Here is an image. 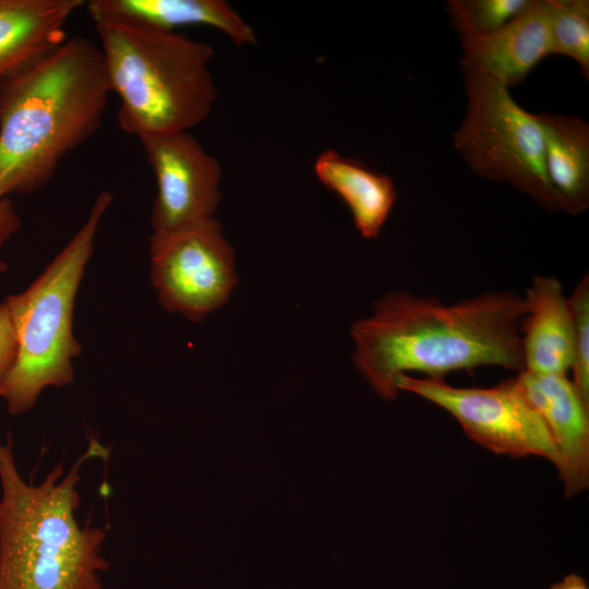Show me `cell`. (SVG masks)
<instances>
[{
	"label": "cell",
	"instance_id": "1",
	"mask_svg": "<svg viewBox=\"0 0 589 589\" xmlns=\"http://www.w3.org/2000/svg\"><path fill=\"white\" fill-rule=\"evenodd\" d=\"M524 296L486 291L454 303L406 291L385 293L350 328L352 362L382 398L393 400L400 374L442 380L454 371L495 365L524 369Z\"/></svg>",
	"mask_w": 589,
	"mask_h": 589
},
{
	"label": "cell",
	"instance_id": "2",
	"mask_svg": "<svg viewBox=\"0 0 589 589\" xmlns=\"http://www.w3.org/2000/svg\"><path fill=\"white\" fill-rule=\"evenodd\" d=\"M110 93L101 49L84 36L0 83V200L46 185L100 128Z\"/></svg>",
	"mask_w": 589,
	"mask_h": 589
},
{
	"label": "cell",
	"instance_id": "3",
	"mask_svg": "<svg viewBox=\"0 0 589 589\" xmlns=\"http://www.w3.org/2000/svg\"><path fill=\"white\" fill-rule=\"evenodd\" d=\"M104 449L91 440L67 474L60 462L35 485L17 470L11 435L0 441V589H103L106 531L81 527L75 510L80 468Z\"/></svg>",
	"mask_w": 589,
	"mask_h": 589
},
{
	"label": "cell",
	"instance_id": "4",
	"mask_svg": "<svg viewBox=\"0 0 589 589\" xmlns=\"http://www.w3.org/2000/svg\"><path fill=\"white\" fill-rule=\"evenodd\" d=\"M108 85L120 99V127L135 135L190 131L217 99L214 47L184 34L96 23Z\"/></svg>",
	"mask_w": 589,
	"mask_h": 589
},
{
	"label": "cell",
	"instance_id": "5",
	"mask_svg": "<svg viewBox=\"0 0 589 589\" xmlns=\"http://www.w3.org/2000/svg\"><path fill=\"white\" fill-rule=\"evenodd\" d=\"M113 195L103 190L82 227L23 291L4 298L16 338V356L0 398L12 416L29 411L47 387L74 380L82 352L73 330L75 299L94 252L97 230Z\"/></svg>",
	"mask_w": 589,
	"mask_h": 589
},
{
	"label": "cell",
	"instance_id": "6",
	"mask_svg": "<svg viewBox=\"0 0 589 589\" xmlns=\"http://www.w3.org/2000/svg\"><path fill=\"white\" fill-rule=\"evenodd\" d=\"M462 70L467 110L454 134L455 148L474 173L507 181L540 207L557 211L546 177L537 115L521 108L498 81L471 69Z\"/></svg>",
	"mask_w": 589,
	"mask_h": 589
},
{
	"label": "cell",
	"instance_id": "7",
	"mask_svg": "<svg viewBox=\"0 0 589 589\" xmlns=\"http://www.w3.org/2000/svg\"><path fill=\"white\" fill-rule=\"evenodd\" d=\"M395 386L449 412L471 440L494 453L537 455L560 467L551 434L516 376L492 387H456L442 380L400 374Z\"/></svg>",
	"mask_w": 589,
	"mask_h": 589
},
{
	"label": "cell",
	"instance_id": "8",
	"mask_svg": "<svg viewBox=\"0 0 589 589\" xmlns=\"http://www.w3.org/2000/svg\"><path fill=\"white\" fill-rule=\"evenodd\" d=\"M151 281L159 304L199 323L229 299L237 283L235 252L216 217L152 233Z\"/></svg>",
	"mask_w": 589,
	"mask_h": 589
},
{
	"label": "cell",
	"instance_id": "9",
	"mask_svg": "<svg viewBox=\"0 0 589 589\" xmlns=\"http://www.w3.org/2000/svg\"><path fill=\"white\" fill-rule=\"evenodd\" d=\"M155 176L154 235L173 232L215 217L221 200V167L190 133L137 137Z\"/></svg>",
	"mask_w": 589,
	"mask_h": 589
},
{
	"label": "cell",
	"instance_id": "10",
	"mask_svg": "<svg viewBox=\"0 0 589 589\" xmlns=\"http://www.w3.org/2000/svg\"><path fill=\"white\" fill-rule=\"evenodd\" d=\"M516 378L543 419L558 452L560 477L567 496L589 481V407L567 374H537L521 370Z\"/></svg>",
	"mask_w": 589,
	"mask_h": 589
},
{
	"label": "cell",
	"instance_id": "11",
	"mask_svg": "<svg viewBox=\"0 0 589 589\" xmlns=\"http://www.w3.org/2000/svg\"><path fill=\"white\" fill-rule=\"evenodd\" d=\"M462 69L486 74L506 87L521 83L546 56L553 55L546 0L528 5L498 29L460 36Z\"/></svg>",
	"mask_w": 589,
	"mask_h": 589
},
{
	"label": "cell",
	"instance_id": "12",
	"mask_svg": "<svg viewBox=\"0 0 589 589\" xmlns=\"http://www.w3.org/2000/svg\"><path fill=\"white\" fill-rule=\"evenodd\" d=\"M85 7L94 24L113 22L170 32L204 25L220 31L236 46L257 41L252 26L224 0H91Z\"/></svg>",
	"mask_w": 589,
	"mask_h": 589
},
{
	"label": "cell",
	"instance_id": "13",
	"mask_svg": "<svg viewBox=\"0 0 589 589\" xmlns=\"http://www.w3.org/2000/svg\"><path fill=\"white\" fill-rule=\"evenodd\" d=\"M527 313L520 340L524 371L567 374L573 364V317L562 283L554 276L537 275L526 294Z\"/></svg>",
	"mask_w": 589,
	"mask_h": 589
},
{
	"label": "cell",
	"instance_id": "14",
	"mask_svg": "<svg viewBox=\"0 0 589 589\" xmlns=\"http://www.w3.org/2000/svg\"><path fill=\"white\" fill-rule=\"evenodd\" d=\"M84 0H0V83L57 49Z\"/></svg>",
	"mask_w": 589,
	"mask_h": 589
},
{
	"label": "cell",
	"instance_id": "15",
	"mask_svg": "<svg viewBox=\"0 0 589 589\" xmlns=\"http://www.w3.org/2000/svg\"><path fill=\"white\" fill-rule=\"evenodd\" d=\"M546 177L558 209L573 216L589 207V124L572 116L537 113Z\"/></svg>",
	"mask_w": 589,
	"mask_h": 589
},
{
	"label": "cell",
	"instance_id": "16",
	"mask_svg": "<svg viewBox=\"0 0 589 589\" xmlns=\"http://www.w3.org/2000/svg\"><path fill=\"white\" fill-rule=\"evenodd\" d=\"M313 169L317 179L347 204L360 235L377 238L397 199L393 179L330 148L318 154Z\"/></svg>",
	"mask_w": 589,
	"mask_h": 589
},
{
	"label": "cell",
	"instance_id": "17",
	"mask_svg": "<svg viewBox=\"0 0 589 589\" xmlns=\"http://www.w3.org/2000/svg\"><path fill=\"white\" fill-rule=\"evenodd\" d=\"M553 53L576 61L589 79V1L546 0Z\"/></svg>",
	"mask_w": 589,
	"mask_h": 589
},
{
	"label": "cell",
	"instance_id": "18",
	"mask_svg": "<svg viewBox=\"0 0 589 589\" xmlns=\"http://www.w3.org/2000/svg\"><path fill=\"white\" fill-rule=\"evenodd\" d=\"M530 0H449L450 25L461 36L492 33L522 11Z\"/></svg>",
	"mask_w": 589,
	"mask_h": 589
},
{
	"label": "cell",
	"instance_id": "19",
	"mask_svg": "<svg viewBox=\"0 0 589 589\" xmlns=\"http://www.w3.org/2000/svg\"><path fill=\"white\" fill-rule=\"evenodd\" d=\"M573 317L572 383L589 407V276L586 273L567 297Z\"/></svg>",
	"mask_w": 589,
	"mask_h": 589
},
{
	"label": "cell",
	"instance_id": "20",
	"mask_svg": "<svg viewBox=\"0 0 589 589\" xmlns=\"http://www.w3.org/2000/svg\"><path fill=\"white\" fill-rule=\"evenodd\" d=\"M16 356V338L5 304L0 302V392Z\"/></svg>",
	"mask_w": 589,
	"mask_h": 589
},
{
	"label": "cell",
	"instance_id": "21",
	"mask_svg": "<svg viewBox=\"0 0 589 589\" xmlns=\"http://www.w3.org/2000/svg\"><path fill=\"white\" fill-rule=\"evenodd\" d=\"M22 221L13 203L9 197L0 200V254L4 244L14 236L21 228ZM8 271V264L0 255V274Z\"/></svg>",
	"mask_w": 589,
	"mask_h": 589
},
{
	"label": "cell",
	"instance_id": "22",
	"mask_svg": "<svg viewBox=\"0 0 589 589\" xmlns=\"http://www.w3.org/2000/svg\"><path fill=\"white\" fill-rule=\"evenodd\" d=\"M550 589H589L586 580L575 574L565 576L562 581L554 584Z\"/></svg>",
	"mask_w": 589,
	"mask_h": 589
}]
</instances>
